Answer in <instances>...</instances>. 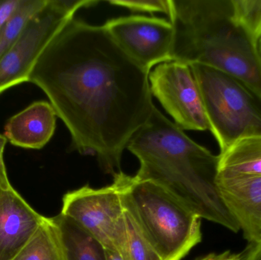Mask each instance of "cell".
Instances as JSON below:
<instances>
[{
	"label": "cell",
	"instance_id": "obj_1",
	"mask_svg": "<svg viewBox=\"0 0 261 260\" xmlns=\"http://www.w3.org/2000/svg\"><path fill=\"white\" fill-rule=\"evenodd\" d=\"M149 74L105 26L73 17L41 53L28 82L48 97L70 131L72 149L96 155L103 170L115 175L154 108Z\"/></svg>",
	"mask_w": 261,
	"mask_h": 260
},
{
	"label": "cell",
	"instance_id": "obj_2",
	"mask_svg": "<svg viewBox=\"0 0 261 260\" xmlns=\"http://www.w3.org/2000/svg\"><path fill=\"white\" fill-rule=\"evenodd\" d=\"M127 148L140 162L135 179L161 185L201 218L240 230L218 191L219 156L192 140L156 107Z\"/></svg>",
	"mask_w": 261,
	"mask_h": 260
},
{
	"label": "cell",
	"instance_id": "obj_3",
	"mask_svg": "<svg viewBox=\"0 0 261 260\" xmlns=\"http://www.w3.org/2000/svg\"><path fill=\"white\" fill-rule=\"evenodd\" d=\"M169 20L172 61L217 69L261 95L258 42L236 22L230 0H170Z\"/></svg>",
	"mask_w": 261,
	"mask_h": 260
},
{
	"label": "cell",
	"instance_id": "obj_4",
	"mask_svg": "<svg viewBox=\"0 0 261 260\" xmlns=\"http://www.w3.org/2000/svg\"><path fill=\"white\" fill-rule=\"evenodd\" d=\"M124 206L162 260H181L202 241L201 219L161 185L122 171L113 175Z\"/></svg>",
	"mask_w": 261,
	"mask_h": 260
},
{
	"label": "cell",
	"instance_id": "obj_5",
	"mask_svg": "<svg viewBox=\"0 0 261 260\" xmlns=\"http://www.w3.org/2000/svg\"><path fill=\"white\" fill-rule=\"evenodd\" d=\"M190 66L220 153L243 137L261 135L260 94L225 72L204 64Z\"/></svg>",
	"mask_w": 261,
	"mask_h": 260
},
{
	"label": "cell",
	"instance_id": "obj_6",
	"mask_svg": "<svg viewBox=\"0 0 261 260\" xmlns=\"http://www.w3.org/2000/svg\"><path fill=\"white\" fill-rule=\"evenodd\" d=\"M99 3L97 0H48L0 59V94L28 82L34 66L57 34L79 9Z\"/></svg>",
	"mask_w": 261,
	"mask_h": 260
},
{
	"label": "cell",
	"instance_id": "obj_7",
	"mask_svg": "<svg viewBox=\"0 0 261 260\" xmlns=\"http://www.w3.org/2000/svg\"><path fill=\"white\" fill-rule=\"evenodd\" d=\"M61 214L94 237L106 250L122 253L126 227L120 187L116 180L101 189L85 186L67 192L63 197Z\"/></svg>",
	"mask_w": 261,
	"mask_h": 260
},
{
	"label": "cell",
	"instance_id": "obj_8",
	"mask_svg": "<svg viewBox=\"0 0 261 260\" xmlns=\"http://www.w3.org/2000/svg\"><path fill=\"white\" fill-rule=\"evenodd\" d=\"M151 94L182 131L210 130L200 92L189 64L171 61L149 74Z\"/></svg>",
	"mask_w": 261,
	"mask_h": 260
},
{
	"label": "cell",
	"instance_id": "obj_9",
	"mask_svg": "<svg viewBox=\"0 0 261 260\" xmlns=\"http://www.w3.org/2000/svg\"><path fill=\"white\" fill-rule=\"evenodd\" d=\"M103 25L121 48L147 71L172 61L174 28L170 20L128 15L112 18Z\"/></svg>",
	"mask_w": 261,
	"mask_h": 260
},
{
	"label": "cell",
	"instance_id": "obj_10",
	"mask_svg": "<svg viewBox=\"0 0 261 260\" xmlns=\"http://www.w3.org/2000/svg\"><path fill=\"white\" fill-rule=\"evenodd\" d=\"M225 207L237 221L245 239L261 243V176L222 175L216 179Z\"/></svg>",
	"mask_w": 261,
	"mask_h": 260
},
{
	"label": "cell",
	"instance_id": "obj_11",
	"mask_svg": "<svg viewBox=\"0 0 261 260\" xmlns=\"http://www.w3.org/2000/svg\"><path fill=\"white\" fill-rule=\"evenodd\" d=\"M46 217L11 187L0 189V260H11L33 236Z\"/></svg>",
	"mask_w": 261,
	"mask_h": 260
},
{
	"label": "cell",
	"instance_id": "obj_12",
	"mask_svg": "<svg viewBox=\"0 0 261 260\" xmlns=\"http://www.w3.org/2000/svg\"><path fill=\"white\" fill-rule=\"evenodd\" d=\"M57 117L50 102H33L9 119L5 126V137L19 148L41 149L53 137Z\"/></svg>",
	"mask_w": 261,
	"mask_h": 260
},
{
	"label": "cell",
	"instance_id": "obj_13",
	"mask_svg": "<svg viewBox=\"0 0 261 260\" xmlns=\"http://www.w3.org/2000/svg\"><path fill=\"white\" fill-rule=\"evenodd\" d=\"M219 159L218 174L261 176V135L237 140Z\"/></svg>",
	"mask_w": 261,
	"mask_h": 260
},
{
	"label": "cell",
	"instance_id": "obj_14",
	"mask_svg": "<svg viewBox=\"0 0 261 260\" xmlns=\"http://www.w3.org/2000/svg\"><path fill=\"white\" fill-rule=\"evenodd\" d=\"M11 260H67L61 230L55 218H45Z\"/></svg>",
	"mask_w": 261,
	"mask_h": 260
},
{
	"label": "cell",
	"instance_id": "obj_15",
	"mask_svg": "<svg viewBox=\"0 0 261 260\" xmlns=\"http://www.w3.org/2000/svg\"><path fill=\"white\" fill-rule=\"evenodd\" d=\"M59 226L67 260H107V250L99 241L68 217H54Z\"/></svg>",
	"mask_w": 261,
	"mask_h": 260
},
{
	"label": "cell",
	"instance_id": "obj_16",
	"mask_svg": "<svg viewBox=\"0 0 261 260\" xmlns=\"http://www.w3.org/2000/svg\"><path fill=\"white\" fill-rule=\"evenodd\" d=\"M48 0H21L9 19L0 27V59L12 47L31 18L47 5Z\"/></svg>",
	"mask_w": 261,
	"mask_h": 260
},
{
	"label": "cell",
	"instance_id": "obj_17",
	"mask_svg": "<svg viewBox=\"0 0 261 260\" xmlns=\"http://www.w3.org/2000/svg\"><path fill=\"white\" fill-rule=\"evenodd\" d=\"M124 206V205H123ZM125 209L126 238L122 255L124 260H162L152 247L129 211Z\"/></svg>",
	"mask_w": 261,
	"mask_h": 260
},
{
	"label": "cell",
	"instance_id": "obj_18",
	"mask_svg": "<svg viewBox=\"0 0 261 260\" xmlns=\"http://www.w3.org/2000/svg\"><path fill=\"white\" fill-rule=\"evenodd\" d=\"M233 18L251 38H261V0H230Z\"/></svg>",
	"mask_w": 261,
	"mask_h": 260
},
{
	"label": "cell",
	"instance_id": "obj_19",
	"mask_svg": "<svg viewBox=\"0 0 261 260\" xmlns=\"http://www.w3.org/2000/svg\"><path fill=\"white\" fill-rule=\"evenodd\" d=\"M110 4L119 7L126 8L132 12H161L170 16V0H142V1H134V0H110Z\"/></svg>",
	"mask_w": 261,
	"mask_h": 260
},
{
	"label": "cell",
	"instance_id": "obj_20",
	"mask_svg": "<svg viewBox=\"0 0 261 260\" xmlns=\"http://www.w3.org/2000/svg\"><path fill=\"white\" fill-rule=\"evenodd\" d=\"M6 140L4 135L0 134V189L6 190L12 187L11 183H9L8 178L7 172H6V165L3 159V153H4L5 147H6Z\"/></svg>",
	"mask_w": 261,
	"mask_h": 260
},
{
	"label": "cell",
	"instance_id": "obj_21",
	"mask_svg": "<svg viewBox=\"0 0 261 260\" xmlns=\"http://www.w3.org/2000/svg\"><path fill=\"white\" fill-rule=\"evenodd\" d=\"M21 0H0V27L9 19Z\"/></svg>",
	"mask_w": 261,
	"mask_h": 260
},
{
	"label": "cell",
	"instance_id": "obj_22",
	"mask_svg": "<svg viewBox=\"0 0 261 260\" xmlns=\"http://www.w3.org/2000/svg\"><path fill=\"white\" fill-rule=\"evenodd\" d=\"M246 260H261V243L256 244L255 247L251 250Z\"/></svg>",
	"mask_w": 261,
	"mask_h": 260
},
{
	"label": "cell",
	"instance_id": "obj_23",
	"mask_svg": "<svg viewBox=\"0 0 261 260\" xmlns=\"http://www.w3.org/2000/svg\"><path fill=\"white\" fill-rule=\"evenodd\" d=\"M229 251L225 252L221 254H216V253H211L207 255L206 260H227L231 256Z\"/></svg>",
	"mask_w": 261,
	"mask_h": 260
},
{
	"label": "cell",
	"instance_id": "obj_24",
	"mask_svg": "<svg viewBox=\"0 0 261 260\" xmlns=\"http://www.w3.org/2000/svg\"><path fill=\"white\" fill-rule=\"evenodd\" d=\"M107 260H124L122 255L119 252L108 250H107Z\"/></svg>",
	"mask_w": 261,
	"mask_h": 260
},
{
	"label": "cell",
	"instance_id": "obj_25",
	"mask_svg": "<svg viewBox=\"0 0 261 260\" xmlns=\"http://www.w3.org/2000/svg\"><path fill=\"white\" fill-rule=\"evenodd\" d=\"M227 260H241L240 258H239V256H236V255L231 254V256H229Z\"/></svg>",
	"mask_w": 261,
	"mask_h": 260
},
{
	"label": "cell",
	"instance_id": "obj_26",
	"mask_svg": "<svg viewBox=\"0 0 261 260\" xmlns=\"http://www.w3.org/2000/svg\"><path fill=\"white\" fill-rule=\"evenodd\" d=\"M258 45H259V50H260V54H261V38H260V41H259Z\"/></svg>",
	"mask_w": 261,
	"mask_h": 260
},
{
	"label": "cell",
	"instance_id": "obj_27",
	"mask_svg": "<svg viewBox=\"0 0 261 260\" xmlns=\"http://www.w3.org/2000/svg\"><path fill=\"white\" fill-rule=\"evenodd\" d=\"M196 260H206V256H203V257L199 258Z\"/></svg>",
	"mask_w": 261,
	"mask_h": 260
}]
</instances>
